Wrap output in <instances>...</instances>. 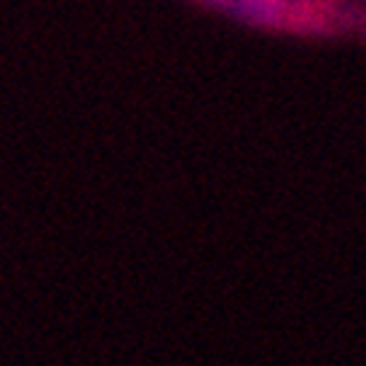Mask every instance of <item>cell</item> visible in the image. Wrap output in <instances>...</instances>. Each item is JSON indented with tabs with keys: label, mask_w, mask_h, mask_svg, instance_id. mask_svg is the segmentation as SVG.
Here are the masks:
<instances>
[{
	"label": "cell",
	"mask_w": 366,
	"mask_h": 366,
	"mask_svg": "<svg viewBox=\"0 0 366 366\" xmlns=\"http://www.w3.org/2000/svg\"><path fill=\"white\" fill-rule=\"evenodd\" d=\"M259 24L292 32H332L345 11L337 0H217Z\"/></svg>",
	"instance_id": "6da1fadb"
}]
</instances>
